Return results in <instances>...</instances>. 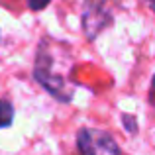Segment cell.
<instances>
[{"instance_id": "6da1fadb", "label": "cell", "mask_w": 155, "mask_h": 155, "mask_svg": "<svg viewBox=\"0 0 155 155\" xmlns=\"http://www.w3.org/2000/svg\"><path fill=\"white\" fill-rule=\"evenodd\" d=\"M31 75L35 83L57 102H71L77 83L73 81V55L69 43L43 35L35 49Z\"/></svg>"}, {"instance_id": "7a4b0ae2", "label": "cell", "mask_w": 155, "mask_h": 155, "mask_svg": "<svg viewBox=\"0 0 155 155\" xmlns=\"http://www.w3.org/2000/svg\"><path fill=\"white\" fill-rule=\"evenodd\" d=\"M114 0H84L83 2V14H81V24H83L84 38L88 41H94L100 34L114 22Z\"/></svg>"}, {"instance_id": "3957f363", "label": "cell", "mask_w": 155, "mask_h": 155, "mask_svg": "<svg viewBox=\"0 0 155 155\" xmlns=\"http://www.w3.org/2000/svg\"><path fill=\"white\" fill-rule=\"evenodd\" d=\"M79 155H122L116 140L98 128H81L77 132Z\"/></svg>"}, {"instance_id": "277c9868", "label": "cell", "mask_w": 155, "mask_h": 155, "mask_svg": "<svg viewBox=\"0 0 155 155\" xmlns=\"http://www.w3.org/2000/svg\"><path fill=\"white\" fill-rule=\"evenodd\" d=\"M14 106L10 100H0V130L2 128H10L12 122H14Z\"/></svg>"}, {"instance_id": "5b68a950", "label": "cell", "mask_w": 155, "mask_h": 155, "mask_svg": "<svg viewBox=\"0 0 155 155\" xmlns=\"http://www.w3.org/2000/svg\"><path fill=\"white\" fill-rule=\"evenodd\" d=\"M122 122H124V130L128 134H137V120L136 116H132V114H122Z\"/></svg>"}, {"instance_id": "8992f818", "label": "cell", "mask_w": 155, "mask_h": 155, "mask_svg": "<svg viewBox=\"0 0 155 155\" xmlns=\"http://www.w3.org/2000/svg\"><path fill=\"white\" fill-rule=\"evenodd\" d=\"M26 2H28V8L31 12H41L51 4V0H26Z\"/></svg>"}, {"instance_id": "52a82bcc", "label": "cell", "mask_w": 155, "mask_h": 155, "mask_svg": "<svg viewBox=\"0 0 155 155\" xmlns=\"http://www.w3.org/2000/svg\"><path fill=\"white\" fill-rule=\"evenodd\" d=\"M149 4H151V8L155 10V0H149Z\"/></svg>"}, {"instance_id": "ba28073f", "label": "cell", "mask_w": 155, "mask_h": 155, "mask_svg": "<svg viewBox=\"0 0 155 155\" xmlns=\"http://www.w3.org/2000/svg\"><path fill=\"white\" fill-rule=\"evenodd\" d=\"M151 87H153V91H155V75H153V81H151Z\"/></svg>"}]
</instances>
